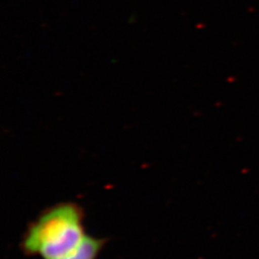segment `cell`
Segmentation results:
<instances>
[{
	"instance_id": "6da1fadb",
	"label": "cell",
	"mask_w": 259,
	"mask_h": 259,
	"mask_svg": "<svg viewBox=\"0 0 259 259\" xmlns=\"http://www.w3.org/2000/svg\"><path fill=\"white\" fill-rule=\"evenodd\" d=\"M87 236L83 209L62 203L42 211L28 226L19 246L27 256L64 259L78 250Z\"/></svg>"
},
{
	"instance_id": "7a4b0ae2",
	"label": "cell",
	"mask_w": 259,
	"mask_h": 259,
	"mask_svg": "<svg viewBox=\"0 0 259 259\" xmlns=\"http://www.w3.org/2000/svg\"><path fill=\"white\" fill-rule=\"evenodd\" d=\"M107 244V239L89 235L83 244L71 255L64 259H97L103 248Z\"/></svg>"
}]
</instances>
